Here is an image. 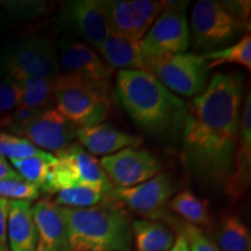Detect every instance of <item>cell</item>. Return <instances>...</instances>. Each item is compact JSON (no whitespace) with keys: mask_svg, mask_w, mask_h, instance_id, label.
Wrapping results in <instances>:
<instances>
[{"mask_svg":"<svg viewBox=\"0 0 251 251\" xmlns=\"http://www.w3.org/2000/svg\"><path fill=\"white\" fill-rule=\"evenodd\" d=\"M215 240L221 251H250V231L237 215L227 214L220 220Z\"/></svg>","mask_w":251,"mask_h":251,"instance_id":"cell-22","label":"cell"},{"mask_svg":"<svg viewBox=\"0 0 251 251\" xmlns=\"http://www.w3.org/2000/svg\"><path fill=\"white\" fill-rule=\"evenodd\" d=\"M37 230L35 251H70L68 226L61 206L42 200L31 207Z\"/></svg>","mask_w":251,"mask_h":251,"instance_id":"cell-17","label":"cell"},{"mask_svg":"<svg viewBox=\"0 0 251 251\" xmlns=\"http://www.w3.org/2000/svg\"><path fill=\"white\" fill-rule=\"evenodd\" d=\"M176 192V183L171 175L158 174L151 179L133 187H113L109 199L136 214L151 219H163L165 206Z\"/></svg>","mask_w":251,"mask_h":251,"instance_id":"cell-10","label":"cell"},{"mask_svg":"<svg viewBox=\"0 0 251 251\" xmlns=\"http://www.w3.org/2000/svg\"><path fill=\"white\" fill-rule=\"evenodd\" d=\"M243 96L242 75L218 72L187 106L183 158L198 179L225 185L230 175Z\"/></svg>","mask_w":251,"mask_h":251,"instance_id":"cell-1","label":"cell"},{"mask_svg":"<svg viewBox=\"0 0 251 251\" xmlns=\"http://www.w3.org/2000/svg\"><path fill=\"white\" fill-rule=\"evenodd\" d=\"M169 209L187 224L194 226H208L211 224V216L208 213V202L205 199H200L188 190H184L176 194L168 201Z\"/></svg>","mask_w":251,"mask_h":251,"instance_id":"cell-23","label":"cell"},{"mask_svg":"<svg viewBox=\"0 0 251 251\" xmlns=\"http://www.w3.org/2000/svg\"><path fill=\"white\" fill-rule=\"evenodd\" d=\"M9 200L0 197V244L8 247L7 244V216Z\"/></svg>","mask_w":251,"mask_h":251,"instance_id":"cell-33","label":"cell"},{"mask_svg":"<svg viewBox=\"0 0 251 251\" xmlns=\"http://www.w3.org/2000/svg\"><path fill=\"white\" fill-rule=\"evenodd\" d=\"M111 34L141 42L164 9L163 1L152 0H106Z\"/></svg>","mask_w":251,"mask_h":251,"instance_id":"cell-11","label":"cell"},{"mask_svg":"<svg viewBox=\"0 0 251 251\" xmlns=\"http://www.w3.org/2000/svg\"><path fill=\"white\" fill-rule=\"evenodd\" d=\"M0 251H9V249L8 247H5L2 246V244H0Z\"/></svg>","mask_w":251,"mask_h":251,"instance_id":"cell-37","label":"cell"},{"mask_svg":"<svg viewBox=\"0 0 251 251\" xmlns=\"http://www.w3.org/2000/svg\"><path fill=\"white\" fill-rule=\"evenodd\" d=\"M40 187L24 178H8L0 180V197L9 201H33L40 197Z\"/></svg>","mask_w":251,"mask_h":251,"instance_id":"cell-29","label":"cell"},{"mask_svg":"<svg viewBox=\"0 0 251 251\" xmlns=\"http://www.w3.org/2000/svg\"><path fill=\"white\" fill-rule=\"evenodd\" d=\"M108 193L100 188L90 186L72 187L58 192L54 202L57 206L68 208H87L105 201Z\"/></svg>","mask_w":251,"mask_h":251,"instance_id":"cell-27","label":"cell"},{"mask_svg":"<svg viewBox=\"0 0 251 251\" xmlns=\"http://www.w3.org/2000/svg\"><path fill=\"white\" fill-rule=\"evenodd\" d=\"M77 130L76 126L68 121L57 109L48 107L24 128L19 136L43 151L58 153L75 142Z\"/></svg>","mask_w":251,"mask_h":251,"instance_id":"cell-13","label":"cell"},{"mask_svg":"<svg viewBox=\"0 0 251 251\" xmlns=\"http://www.w3.org/2000/svg\"><path fill=\"white\" fill-rule=\"evenodd\" d=\"M46 109V108H45ZM43 109L40 108H28L17 107L13 112L9 113V126L7 129L9 133L17 135L24 130L31 121H34L42 113Z\"/></svg>","mask_w":251,"mask_h":251,"instance_id":"cell-32","label":"cell"},{"mask_svg":"<svg viewBox=\"0 0 251 251\" xmlns=\"http://www.w3.org/2000/svg\"><path fill=\"white\" fill-rule=\"evenodd\" d=\"M207 62L202 55L177 54L150 59L146 71L155 76L172 93L196 97L207 84Z\"/></svg>","mask_w":251,"mask_h":251,"instance_id":"cell-9","label":"cell"},{"mask_svg":"<svg viewBox=\"0 0 251 251\" xmlns=\"http://www.w3.org/2000/svg\"><path fill=\"white\" fill-rule=\"evenodd\" d=\"M57 76L35 78L20 83L21 98L18 107L40 109L50 107L54 101Z\"/></svg>","mask_w":251,"mask_h":251,"instance_id":"cell-25","label":"cell"},{"mask_svg":"<svg viewBox=\"0 0 251 251\" xmlns=\"http://www.w3.org/2000/svg\"><path fill=\"white\" fill-rule=\"evenodd\" d=\"M9 251H35L37 230L30 202L9 201L7 216Z\"/></svg>","mask_w":251,"mask_h":251,"instance_id":"cell-19","label":"cell"},{"mask_svg":"<svg viewBox=\"0 0 251 251\" xmlns=\"http://www.w3.org/2000/svg\"><path fill=\"white\" fill-rule=\"evenodd\" d=\"M70 251H130L133 231L124 207L107 199L87 208L62 207Z\"/></svg>","mask_w":251,"mask_h":251,"instance_id":"cell-3","label":"cell"},{"mask_svg":"<svg viewBox=\"0 0 251 251\" xmlns=\"http://www.w3.org/2000/svg\"><path fill=\"white\" fill-rule=\"evenodd\" d=\"M249 19L250 1L200 0L191 15L194 47L205 54L222 49L249 33Z\"/></svg>","mask_w":251,"mask_h":251,"instance_id":"cell-4","label":"cell"},{"mask_svg":"<svg viewBox=\"0 0 251 251\" xmlns=\"http://www.w3.org/2000/svg\"><path fill=\"white\" fill-rule=\"evenodd\" d=\"M20 177L17 174V171L8 164L6 158L2 156H0V180L2 179H8V178H17Z\"/></svg>","mask_w":251,"mask_h":251,"instance_id":"cell-34","label":"cell"},{"mask_svg":"<svg viewBox=\"0 0 251 251\" xmlns=\"http://www.w3.org/2000/svg\"><path fill=\"white\" fill-rule=\"evenodd\" d=\"M20 83L9 77H4L0 81V115L17 108L20 103Z\"/></svg>","mask_w":251,"mask_h":251,"instance_id":"cell-31","label":"cell"},{"mask_svg":"<svg viewBox=\"0 0 251 251\" xmlns=\"http://www.w3.org/2000/svg\"><path fill=\"white\" fill-rule=\"evenodd\" d=\"M115 94L128 117L151 136L172 139L183 133L186 103L149 72L120 70Z\"/></svg>","mask_w":251,"mask_h":251,"instance_id":"cell-2","label":"cell"},{"mask_svg":"<svg viewBox=\"0 0 251 251\" xmlns=\"http://www.w3.org/2000/svg\"><path fill=\"white\" fill-rule=\"evenodd\" d=\"M108 89V83L61 74L54 94L56 109L77 128L100 125L112 109Z\"/></svg>","mask_w":251,"mask_h":251,"instance_id":"cell-5","label":"cell"},{"mask_svg":"<svg viewBox=\"0 0 251 251\" xmlns=\"http://www.w3.org/2000/svg\"><path fill=\"white\" fill-rule=\"evenodd\" d=\"M9 126V113L0 115V129L2 128H8Z\"/></svg>","mask_w":251,"mask_h":251,"instance_id":"cell-36","label":"cell"},{"mask_svg":"<svg viewBox=\"0 0 251 251\" xmlns=\"http://www.w3.org/2000/svg\"><path fill=\"white\" fill-rule=\"evenodd\" d=\"M42 152L45 151L36 148L24 137L0 131V156L4 158L14 161V159H24L41 155Z\"/></svg>","mask_w":251,"mask_h":251,"instance_id":"cell-28","label":"cell"},{"mask_svg":"<svg viewBox=\"0 0 251 251\" xmlns=\"http://www.w3.org/2000/svg\"><path fill=\"white\" fill-rule=\"evenodd\" d=\"M251 180V96L244 97L240 118L238 140L234 152L231 172L225 183L226 192L233 199L246 193Z\"/></svg>","mask_w":251,"mask_h":251,"instance_id":"cell-16","label":"cell"},{"mask_svg":"<svg viewBox=\"0 0 251 251\" xmlns=\"http://www.w3.org/2000/svg\"><path fill=\"white\" fill-rule=\"evenodd\" d=\"M63 19L77 34L98 48L111 34L106 0H77L64 7Z\"/></svg>","mask_w":251,"mask_h":251,"instance_id":"cell-14","label":"cell"},{"mask_svg":"<svg viewBox=\"0 0 251 251\" xmlns=\"http://www.w3.org/2000/svg\"><path fill=\"white\" fill-rule=\"evenodd\" d=\"M164 9L140 42L147 62L168 55L184 54L190 47L186 2H166ZM148 65V64H147Z\"/></svg>","mask_w":251,"mask_h":251,"instance_id":"cell-8","label":"cell"},{"mask_svg":"<svg viewBox=\"0 0 251 251\" xmlns=\"http://www.w3.org/2000/svg\"><path fill=\"white\" fill-rule=\"evenodd\" d=\"M164 218L168 219L171 225H175L177 233L181 234L185 237L190 251H221L211 238L197 226L187 224L185 221H178L168 215H165Z\"/></svg>","mask_w":251,"mask_h":251,"instance_id":"cell-30","label":"cell"},{"mask_svg":"<svg viewBox=\"0 0 251 251\" xmlns=\"http://www.w3.org/2000/svg\"><path fill=\"white\" fill-rule=\"evenodd\" d=\"M97 49L103 61L113 69L146 71L148 62L141 51L140 42L109 34Z\"/></svg>","mask_w":251,"mask_h":251,"instance_id":"cell-20","label":"cell"},{"mask_svg":"<svg viewBox=\"0 0 251 251\" xmlns=\"http://www.w3.org/2000/svg\"><path fill=\"white\" fill-rule=\"evenodd\" d=\"M0 74L24 83L59 75L57 50L49 40L25 37L9 45L0 55Z\"/></svg>","mask_w":251,"mask_h":251,"instance_id":"cell-7","label":"cell"},{"mask_svg":"<svg viewBox=\"0 0 251 251\" xmlns=\"http://www.w3.org/2000/svg\"><path fill=\"white\" fill-rule=\"evenodd\" d=\"M131 231L137 251H168L176 240L168 227L152 220H135Z\"/></svg>","mask_w":251,"mask_h":251,"instance_id":"cell-21","label":"cell"},{"mask_svg":"<svg viewBox=\"0 0 251 251\" xmlns=\"http://www.w3.org/2000/svg\"><path fill=\"white\" fill-rule=\"evenodd\" d=\"M171 251H190L186 240H185V237L181 234L177 233V238L175 240Z\"/></svg>","mask_w":251,"mask_h":251,"instance_id":"cell-35","label":"cell"},{"mask_svg":"<svg viewBox=\"0 0 251 251\" xmlns=\"http://www.w3.org/2000/svg\"><path fill=\"white\" fill-rule=\"evenodd\" d=\"M114 187H133L161 172V164L148 150L127 148L103 156L99 162Z\"/></svg>","mask_w":251,"mask_h":251,"instance_id":"cell-12","label":"cell"},{"mask_svg":"<svg viewBox=\"0 0 251 251\" xmlns=\"http://www.w3.org/2000/svg\"><path fill=\"white\" fill-rule=\"evenodd\" d=\"M202 57L207 62V71L230 63L251 70V35L249 33L244 34V36L238 39L233 45L202 54Z\"/></svg>","mask_w":251,"mask_h":251,"instance_id":"cell-24","label":"cell"},{"mask_svg":"<svg viewBox=\"0 0 251 251\" xmlns=\"http://www.w3.org/2000/svg\"><path fill=\"white\" fill-rule=\"evenodd\" d=\"M57 58L59 69L62 68L64 74L81 79L108 83L114 75V69L109 67L93 49L77 41H61Z\"/></svg>","mask_w":251,"mask_h":251,"instance_id":"cell-15","label":"cell"},{"mask_svg":"<svg viewBox=\"0 0 251 251\" xmlns=\"http://www.w3.org/2000/svg\"><path fill=\"white\" fill-rule=\"evenodd\" d=\"M77 140L92 156H108L127 148L136 149L143 142L142 137L125 133L105 124L78 128Z\"/></svg>","mask_w":251,"mask_h":251,"instance_id":"cell-18","label":"cell"},{"mask_svg":"<svg viewBox=\"0 0 251 251\" xmlns=\"http://www.w3.org/2000/svg\"><path fill=\"white\" fill-rule=\"evenodd\" d=\"M56 157L50 152H42L41 155L28 157L24 159H14L9 161L13 165L17 174L25 180L35 184L41 187L46 183L51 165L54 164Z\"/></svg>","mask_w":251,"mask_h":251,"instance_id":"cell-26","label":"cell"},{"mask_svg":"<svg viewBox=\"0 0 251 251\" xmlns=\"http://www.w3.org/2000/svg\"><path fill=\"white\" fill-rule=\"evenodd\" d=\"M55 157L46 183L41 187L43 192L52 194L72 187L90 186L108 193L114 187L98 159L79 143H72Z\"/></svg>","mask_w":251,"mask_h":251,"instance_id":"cell-6","label":"cell"}]
</instances>
